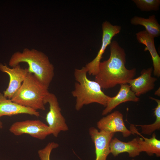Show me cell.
<instances>
[{
	"label": "cell",
	"mask_w": 160,
	"mask_h": 160,
	"mask_svg": "<svg viewBox=\"0 0 160 160\" xmlns=\"http://www.w3.org/2000/svg\"><path fill=\"white\" fill-rule=\"evenodd\" d=\"M110 45V57L100 62L98 72L95 76V81L102 88L106 89L118 84H127L136 73V68L129 70L126 68V53L117 41H113Z\"/></svg>",
	"instance_id": "6da1fadb"
},
{
	"label": "cell",
	"mask_w": 160,
	"mask_h": 160,
	"mask_svg": "<svg viewBox=\"0 0 160 160\" xmlns=\"http://www.w3.org/2000/svg\"><path fill=\"white\" fill-rule=\"evenodd\" d=\"M28 64L29 72L33 73L38 80L49 89L54 76V67L48 57L43 52L34 49H24L22 52L17 51L11 56L9 65L14 67L20 63Z\"/></svg>",
	"instance_id": "7a4b0ae2"
},
{
	"label": "cell",
	"mask_w": 160,
	"mask_h": 160,
	"mask_svg": "<svg viewBox=\"0 0 160 160\" xmlns=\"http://www.w3.org/2000/svg\"><path fill=\"white\" fill-rule=\"evenodd\" d=\"M87 73L85 66L80 69H75L74 71L76 82L75 83L74 89L71 94L76 98L75 108L77 111L81 110L84 105L93 103L105 107L110 97L104 93L97 82L88 78Z\"/></svg>",
	"instance_id": "3957f363"
},
{
	"label": "cell",
	"mask_w": 160,
	"mask_h": 160,
	"mask_svg": "<svg viewBox=\"0 0 160 160\" xmlns=\"http://www.w3.org/2000/svg\"><path fill=\"white\" fill-rule=\"evenodd\" d=\"M34 75L29 72L11 100L22 106L37 111L45 109L44 99L49 92Z\"/></svg>",
	"instance_id": "277c9868"
},
{
	"label": "cell",
	"mask_w": 160,
	"mask_h": 160,
	"mask_svg": "<svg viewBox=\"0 0 160 160\" xmlns=\"http://www.w3.org/2000/svg\"><path fill=\"white\" fill-rule=\"evenodd\" d=\"M45 105L48 103L49 110L47 113L46 120L51 132V134L57 137L62 131L68 130L65 120L61 112L57 98L53 93L49 92L44 99Z\"/></svg>",
	"instance_id": "5b68a950"
},
{
	"label": "cell",
	"mask_w": 160,
	"mask_h": 160,
	"mask_svg": "<svg viewBox=\"0 0 160 160\" xmlns=\"http://www.w3.org/2000/svg\"><path fill=\"white\" fill-rule=\"evenodd\" d=\"M9 131L15 136L27 134L34 138L44 139L51 134L48 126L39 120H27L16 121L10 127Z\"/></svg>",
	"instance_id": "8992f818"
},
{
	"label": "cell",
	"mask_w": 160,
	"mask_h": 160,
	"mask_svg": "<svg viewBox=\"0 0 160 160\" xmlns=\"http://www.w3.org/2000/svg\"><path fill=\"white\" fill-rule=\"evenodd\" d=\"M102 43L96 56L85 66L87 73L95 76L97 73L99 64L102 56L107 46L110 45L113 38L121 31V27L118 25H113L105 21L102 24Z\"/></svg>",
	"instance_id": "52a82bcc"
},
{
	"label": "cell",
	"mask_w": 160,
	"mask_h": 160,
	"mask_svg": "<svg viewBox=\"0 0 160 160\" xmlns=\"http://www.w3.org/2000/svg\"><path fill=\"white\" fill-rule=\"evenodd\" d=\"M0 70L9 76L8 86L3 94L7 98L11 99L21 87L29 71L28 68H22L19 64L12 68L0 63Z\"/></svg>",
	"instance_id": "ba28073f"
},
{
	"label": "cell",
	"mask_w": 160,
	"mask_h": 160,
	"mask_svg": "<svg viewBox=\"0 0 160 160\" xmlns=\"http://www.w3.org/2000/svg\"><path fill=\"white\" fill-rule=\"evenodd\" d=\"M123 118V114L116 111L101 119L97 123V127L100 131L109 133L120 132L123 137H127L132 133L126 127Z\"/></svg>",
	"instance_id": "9c48e42d"
},
{
	"label": "cell",
	"mask_w": 160,
	"mask_h": 160,
	"mask_svg": "<svg viewBox=\"0 0 160 160\" xmlns=\"http://www.w3.org/2000/svg\"><path fill=\"white\" fill-rule=\"evenodd\" d=\"M89 133L95 146V160H106L110 153L109 144L114 133L99 131L94 127L89 128Z\"/></svg>",
	"instance_id": "30bf717a"
},
{
	"label": "cell",
	"mask_w": 160,
	"mask_h": 160,
	"mask_svg": "<svg viewBox=\"0 0 160 160\" xmlns=\"http://www.w3.org/2000/svg\"><path fill=\"white\" fill-rule=\"evenodd\" d=\"M153 68L151 67L143 69L139 77L130 80L128 83L131 89L137 97L145 94L154 88L155 83L157 79L152 76Z\"/></svg>",
	"instance_id": "8fae6325"
},
{
	"label": "cell",
	"mask_w": 160,
	"mask_h": 160,
	"mask_svg": "<svg viewBox=\"0 0 160 160\" xmlns=\"http://www.w3.org/2000/svg\"><path fill=\"white\" fill-rule=\"evenodd\" d=\"M22 114L37 117L40 115L37 111L18 104L7 98L0 92V118L4 116H11Z\"/></svg>",
	"instance_id": "7c38bea8"
},
{
	"label": "cell",
	"mask_w": 160,
	"mask_h": 160,
	"mask_svg": "<svg viewBox=\"0 0 160 160\" xmlns=\"http://www.w3.org/2000/svg\"><path fill=\"white\" fill-rule=\"evenodd\" d=\"M120 86L117 94L114 97H110L105 108L102 111V115H106L123 103L128 101L137 102L139 100L140 98L132 91L129 85L127 84H121Z\"/></svg>",
	"instance_id": "4fadbf2b"
},
{
	"label": "cell",
	"mask_w": 160,
	"mask_h": 160,
	"mask_svg": "<svg viewBox=\"0 0 160 160\" xmlns=\"http://www.w3.org/2000/svg\"><path fill=\"white\" fill-rule=\"evenodd\" d=\"M136 36L138 42L145 46L144 51L148 50L149 51L153 63V74L154 76L159 77L160 76V57L155 48L154 38L145 30L137 33Z\"/></svg>",
	"instance_id": "5bb4252c"
},
{
	"label": "cell",
	"mask_w": 160,
	"mask_h": 160,
	"mask_svg": "<svg viewBox=\"0 0 160 160\" xmlns=\"http://www.w3.org/2000/svg\"><path fill=\"white\" fill-rule=\"evenodd\" d=\"M109 148L110 153L115 157L121 153L126 152L129 157H135L141 152L136 138L126 142L115 137L111 140Z\"/></svg>",
	"instance_id": "9a60e30c"
},
{
	"label": "cell",
	"mask_w": 160,
	"mask_h": 160,
	"mask_svg": "<svg viewBox=\"0 0 160 160\" xmlns=\"http://www.w3.org/2000/svg\"><path fill=\"white\" fill-rule=\"evenodd\" d=\"M130 130L132 134H137L142 137H136L141 152H145L150 156L155 154L157 157L160 156V140L156 138L154 132L152 134V137L148 138L145 137L139 133L134 125L131 124Z\"/></svg>",
	"instance_id": "2e32d148"
},
{
	"label": "cell",
	"mask_w": 160,
	"mask_h": 160,
	"mask_svg": "<svg viewBox=\"0 0 160 160\" xmlns=\"http://www.w3.org/2000/svg\"><path fill=\"white\" fill-rule=\"evenodd\" d=\"M130 23L133 25L144 26L145 31L154 38L160 35V25L154 15H150L147 18L135 16L131 19Z\"/></svg>",
	"instance_id": "e0dca14e"
},
{
	"label": "cell",
	"mask_w": 160,
	"mask_h": 160,
	"mask_svg": "<svg viewBox=\"0 0 160 160\" xmlns=\"http://www.w3.org/2000/svg\"><path fill=\"white\" fill-rule=\"evenodd\" d=\"M149 98L154 100L157 105L154 109V115L156 116V120L152 124L147 125H135V126H140L141 127V133L148 135H151L156 130L160 129V100L151 97Z\"/></svg>",
	"instance_id": "ac0fdd59"
},
{
	"label": "cell",
	"mask_w": 160,
	"mask_h": 160,
	"mask_svg": "<svg viewBox=\"0 0 160 160\" xmlns=\"http://www.w3.org/2000/svg\"><path fill=\"white\" fill-rule=\"evenodd\" d=\"M132 1L142 11H157L159 9L160 0H133Z\"/></svg>",
	"instance_id": "d6986e66"
},
{
	"label": "cell",
	"mask_w": 160,
	"mask_h": 160,
	"mask_svg": "<svg viewBox=\"0 0 160 160\" xmlns=\"http://www.w3.org/2000/svg\"><path fill=\"white\" fill-rule=\"evenodd\" d=\"M58 143L54 142H50L44 148L39 150L38 153L41 160H50V157L52 150L58 147Z\"/></svg>",
	"instance_id": "ffe728a7"
},
{
	"label": "cell",
	"mask_w": 160,
	"mask_h": 160,
	"mask_svg": "<svg viewBox=\"0 0 160 160\" xmlns=\"http://www.w3.org/2000/svg\"><path fill=\"white\" fill-rule=\"evenodd\" d=\"M154 94L160 97V87L155 92Z\"/></svg>",
	"instance_id": "44dd1931"
},
{
	"label": "cell",
	"mask_w": 160,
	"mask_h": 160,
	"mask_svg": "<svg viewBox=\"0 0 160 160\" xmlns=\"http://www.w3.org/2000/svg\"><path fill=\"white\" fill-rule=\"evenodd\" d=\"M3 127V124L1 121L0 120V128H1Z\"/></svg>",
	"instance_id": "7402d4cb"
},
{
	"label": "cell",
	"mask_w": 160,
	"mask_h": 160,
	"mask_svg": "<svg viewBox=\"0 0 160 160\" xmlns=\"http://www.w3.org/2000/svg\"><path fill=\"white\" fill-rule=\"evenodd\" d=\"M132 160H135L134 159H132Z\"/></svg>",
	"instance_id": "603a6c76"
}]
</instances>
